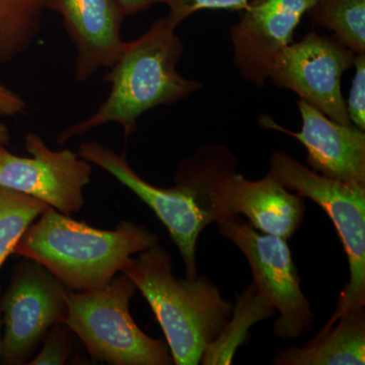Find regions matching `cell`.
Wrapping results in <instances>:
<instances>
[{"mask_svg":"<svg viewBox=\"0 0 365 365\" xmlns=\"http://www.w3.org/2000/svg\"><path fill=\"white\" fill-rule=\"evenodd\" d=\"M179 25L168 14L140 37L125 42L106 74L111 91L105 102L90 117L64 129L57 143L64 145L73 137L86 135L108 123L121 125L127 140L135 133L137 120L144 113L175 104L200 90V81L184 78L177 71L184 53V44L176 34Z\"/></svg>","mask_w":365,"mask_h":365,"instance_id":"1","label":"cell"},{"mask_svg":"<svg viewBox=\"0 0 365 365\" xmlns=\"http://www.w3.org/2000/svg\"><path fill=\"white\" fill-rule=\"evenodd\" d=\"M158 242L143 225L122 222L115 230H98L47 206L13 254L38 262L66 287L88 292L104 288L132 256Z\"/></svg>","mask_w":365,"mask_h":365,"instance_id":"2","label":"cell"},{"mask_svg":"<svg viewBox=\"0 0 365 365\" xmlns=\"http://www.w3.org/2000/svg\"><path fill=\"white\" fill-rule=\"evenodd\" d=\"M132 256L124 266L137 289L148 300L162 327L174 364H200L203 353L217 339L234 304L203 276L179 279L172 256L160 245Z\"/></svg>","mask_w":365,"mask_h":365,"instance_id":"3","label":"cell"},{"mask_svg":"<svg viewBox=\"0 0 365 365\" xmlns=\"http://www.w3.org/2000/svg\"><path fill=\"white\" fill-rule=\"evenodd\" d=\"M137 290L122 274L104 288L78 292L67 287L63 323L85 345L96 361L111 365L174 364L169 346L136 325L130 302Z\"/></svg>","mask_w":365,"mask_h":365,"instance_id":"4","label":"cell"},{"mask_svg":"<svg viewBox=\"0 0 365 365\" xmlns=\"http://www.w3.org/2000/svg\"><path fill=\"white\" fill-rule=\"evenodd\" d=\"M268 176L302 198L318 204L339 235L350 277L337 307L319 332L329 330L348 312L365 307V184L338 181L309 169L283 150L274 151Z\"/></svg>","mask_w":365,"mask_h":365,"instance_id":"5","label":"cell"},{"mask_svg":"<svg viewBox=\"0 0 365 365\" xmlns=\"http://www.w3.org/2000/svg\"><path fill=\"white\" fill-rule=\"evenodd\" d=\"M220 232L234 242L251 266L253 283L279 314L273 334L280 339H295L311 331L314 317L311 302L300 287L287 240L256 232L239 216L218 220Z\"/></svg>","mask_w":365,"mask_h":365,"instance_id":"6","label":"cell"},{"mask_svg":"<svg viewBox=\"0 0 365 365\" xmlns=\"http://www.w3.org/2000/svg\"><path fill=\"white\" fill-rule=\"evenodd\" d=\"M66 288L38 262L26 258L16 266L0 304L4 325L2 364H26L50 329L63 323Z\"/></svg>","mask_w":365,"mask_h":365,"instance_id":"7","label":"cell"},{"mask_svg":"<svg viewBox=\"0 0 365 365\" xmlns=\"http://www.w3.org/2000/svg\"><path fill=\"white\" fill-rule=\"evenodd\" d=\"M356 54L335 35L311 31L288 46L271 71L272 85L294 91L333 121L351 125L341 91V76L354 66Z\"/></svg>","mask_w":365,"mask_h":365,"instance_id":"8","label":"cell"},{"mask_svg":"<svg viewBox=\"0 0 365 365\" xmlns=\"http://www.w3.org/2000/svg\"><path fill=\"white\" fill-rule=\"evenodd\" d=\"M78 155L116 178L155 213L179 249L187 277H198L197 242L204 228L215 223V220L194 192L180 182L172 188L153 186L134 172L125 153L118 155L97 141L81 143Z\"/></svg>","mask_w":365,"mask_h":365,"instance_id":"9","label":"cell"},{"mask_svg":"<svg viewBox=\"0 0 365 365\" xmlns=\"http://www.w3.org/2000/svg\"><path fill=\"white\" fill-rule=\"evenodd\" d=\"M215 163L210 198L217 222L244 215L262 234L287 241L299 230L306 213L302 197L268 175L251 181L237 174V160L227 148L220 151Z\"/></svg>","mask_w":365,"mask_h":365,"instance_id":"10","label":"cell"},{"mask_svg":"<svg viewBox=\"0 0 365 365\" xmlns=\"http://www.w3.org/2000/svg\"><path fill=\"white\" fill-rule=\"evenodd\" d=\"M25 145L32 157H19L6 148L0 151V187L35 197L63 215L79 212L91 180V163L71 150H50L34 132L26 134Z\"/></svg>","mask_w":365,"mask_h":365,"instance_id":"11","label":"cell"},{"mask_svg":"<svg viewBox=\"0 0 365 365\" xmlns=\"http://www.w3.org/2000/svg\"><path fill=\"white\" fill-rule=\"evenodd\" d=\"M319 0H252L230 29L234 63L245 81L265 85L276 59L294 43L302 16Z\"/></svg>","mask_w":365,"mask_h":365,"instance_id":"12","label":"cell"},{"mask_svg":"<svg viewBox=\"0 0 365 365\" xmlns=\"http://www.w3.org/2000/svg\"><path fill=\"white\" fill-rule=\"evenodd\" d=\"M297 108L302 120L299 132L287 130L268 117H262L261 124L299 140L314 172L338 181L365 184V131L333 121L302 98Z\"/></svg>","mask_w":365,"mask_h":365,"instance_id":"13","label":"cell"},{"mask_svg":"<svg viewBox=\"0 0 365 365\" xmlns=\"http://www.w3.org/2000/svg\"><path fill=\"white\" fill-rule=\"evenodd\" d=\"M47 9L62 16L76 49L74 76L86 83L101 68H110L122 48L126 18L115 0H46Z\"/></svg>","mask_w":365,"mask_h":365,"instance_id":"14","label":"cell"},{"mask_svg":"<svg viewBox=\"0 0 365 365\" xmlns=\"http://www.w3.org/2000/svg\"><path fill=\"white\" fill-rule=\"evenodd\" d=\"M274 365L365 364V307L348 312L302 347L281 350Z\"/></svg>","mask_w":365,"mask_h":365,"instance_id":"15","label":"cell"},{"mask_svg":"<svg viewBox=\"0 0 365 365\" xmlns=\"http://www.w3.org/2000/svg\"><path fill=\"white\" fill-rule=\"evenodd\" d=\"M254 283L249 285L232 307V316L215 342L206 348L200 364L228 365L232 364L235 352L249 337L250 329L259 322L275 314Z\"/></svg>","mask_w":365,"mask_h":365,"instance_id":"16","label":"cell"},{"mask_svg":"<svg viewBox=\"0 0 365 365\" xmlns=\"http://www.w3.org/2000/svg\"><path fill=\"white\" fill-rule=\"evenodd\" d=\"M46 0H0V64L26 52L39 37Z\"/></svg>","mask_w":365,"mask_h":365,"instance_id":"17","label":"cell"},{"mask_svg":"<svg viewBox=\"0 0 365 365\" xmlns=\"http://www.w3.org/2000/svg\"><path fill=\"white\" fill-rule=\"evenodd\" d=\"M316 26L332 31L355 54L365 53V0H319L307 11Z\"/></svg>","mask_w":365,"mask_h":365,"instance_id":"18","label":"cell"},{"mask_svg":"<svg viewBox=\"0 0 365 365\" xmlns=\"http://www.w3.org/2000/svg\"><path fill=\"white\" fill-rule=\"evenodd\" d=\"M47 206L35 197L0 187V268Z\"/></svg>","mask_w":365,"mask_h":365,"instance_id":"19","label":"cell"},{"mask_svg":"<svg viewBox=\"0 0 365 365\" xmlns=\"http://www.w3.org/2000/svg\"><path fill=\"white\" fill-rule=\"evenodd\" d=\"M71 332L64 323L52 327L46 336L44 346L37 356L28 362L30 365H63L71 353Z\"/></svg>","mask_w":365,"mask_h":365,"instance_id":"20","label":"cell"},{"mask_svg":"<svg viewBox=\"0 0 365 365\" xmlns=\"http://www.w3.org/2000/svg\"><path fill=\"white\" fill-rule=\"evenodd\" d=\"M170 16L180 24L197 11H242L247 9L249 0H167Z\"/></svg>","mask_w":365,"mask_h":365,"instance_id":"21","label":"cell"},{"mask_svg":"<svg viewBox=\"0 0 365 365\" xmlns=\"http://www.w3.org/2000/svg\"><path fill=\"white\" fill-rule=\"evenodd\" d=\"M353 66L355 74L346 107L351 123L365 131V53L356 54Z\"/></svg>","mask_w":365,"mask_h":365,"instance_id":"22","label":"cell"},{"mask_svg":"<svg viewBox=\"0 0 365 365\" xmlns=\"http://www.w3.org/2000/svg\"><path fill=\"white\" fill-rule=\"evenodd\" d=\"M26 103L14 91L0 83V117H11L26 110Z\"/></svg>","mask_w":365,"mask_h":365,"instance_id":"23","label":"cell"},{"mask_svg":"<svg viewBox=\"0 0 365 365\" xmlns=\"http://www.w3.org/2000/svg\"><path fill=\"white\" fill-rule=\"evenodd\" d=\"M125 16H131L146 11L153 4H165L167 0H115Z\"/></svg>","mask_w":365,"mask_h":365,"instance_id":"24","label":"cell"},{"mask_svg":"<svg viewBox=\"0 0 365 365\" xmlns=\"http://www.w3.org/2000/svg\"><path fill=\"white\" fill-rule=\"evenodd\" d=\"M11 141V134H9V128L0 122V151L6 148Z\"/></svg>","mask_w":365,"mask_h":365,"instance_id":"25","label":"cell"},{"mask_svg":"<svg viewBox=\"0 0 365 365\" xmlns=\"http://www.w3.org/2000/svg\"><path fill=\"white\" fill-rule=\"evenodd\" d=\"M2 337H1V322H0V357H1Z\"/></svg>","mask_w":365,"mask_h":365,"instance_id":"26","label":"cell"}]
</instances>
